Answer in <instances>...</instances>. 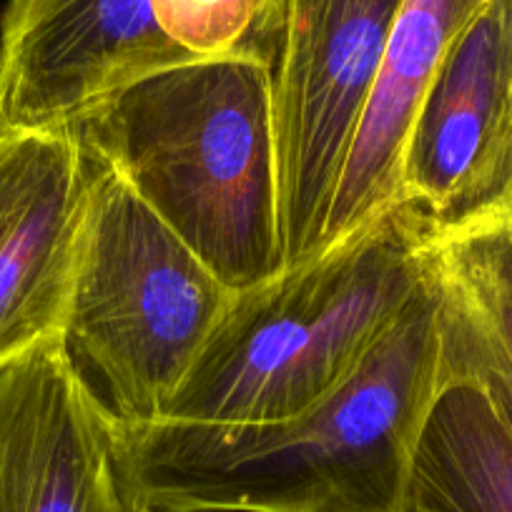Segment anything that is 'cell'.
<instances>
[{"instance_id":"1","label":"cell","mask_w":512,"mask_h":512,"mask_svg":"<svg viewBox=\"0 0 512 512\" xmlns=\"http://www.w3.org/2000/svg\"><path fill=\"white\" fill-rule=\"evenodd\" d=\"M445 379L440 302L420 297L327 397L267 422L123 427L159 512H402L415 442Z\"/></svg>"},{"instance_id":"2","label":"cell","mask_w":512,"mask_h":512,"mask_svg":"<svg viewBox=\"0 0 512 512\" xmlns=\"http://www.w3.org/2000/svg\"><path fill=\"white\" fill-rule=\"evenodd\" d=\"M113 171L234 292L287 269L272 71L196 58L118 88L76 123Z\"/></svg>"},{"instance_id":"3","label":"cell","mask_w":512,"mask_h":512,"mask_svg":"<svg viewBox=\"0 0 512 512\" xmlns=\"http://www.w3.org/2000/svg\"><path fill=\"white\" fill-rule=\"evenodd\" d=\"M432 226L407 201L236 292L161 420L267 422L327 397L427 287Z\"/></svg>"},{"instance_id":"4","label":"cell","mask_w":512,"mask_h":512,"mask_svg":"<svg viewBox=\"0 0 512 512\" xmlns=\"http://www.w3.org/2000/svg\"><path fill=\"white\" fill-rule=\"evenodd\" d=\"M91 164L61 342L123 427L146 425L166 415L236 292L108 166Z\"/></svg>"},{"instance_id":"5","label":"cell","mask_w":512,"mask_h":512,"mask_svg":"<svg viewBox=\"0 0 512 512\" xmlns=\"http://www.w3.org/2000/svg\"><path fill=\"white\" fill-rule=\"evenodd\" d=\"M402 0H287L272 71L287 269L324 226Z\"/></svg>"},{"instance_id":"6","label":"cell","mask_w":512,"mask_h":512,"mask_svg":"<svg viewBox=\"0 0 512 512\" xmlns=\"http://www.w3.org/2000/svg\"><path fill=\"white\" fill-rule=\"evenodd\" d=\"M0 512H159L61 339L0 367Z\"/></svg>"},{"instance_id":"7","label":"cell","mask_w":512,"mask_h":512,"mask_svg":"<svg viewBox=\"0 0 512 512\" xmlns=\"http://www.w3.org/2000/svg\"><path fill=\"white\" fill-rule=\"evenodd\" d=\"M512 196V11L485 0L437 68L407 131L400 201L432 231Z\"/></svg>"},{"instance_id":"8","label":"cell","mask_w":512,"mask_h":512,"mask_svg":"<svg viewBox=\"0 0 512 512\" xmlns=\"http://www.w3.org/2000/svg\"><path fill=\"white\" fill-rule=\"evenodd\" d=\"M194 61L154 0H8L0 18V126H76L118 88Z\"/></svg>"},{"instance_id":"9","label":"cell","mask_w":512,"mask_h":512,"mask_svg":"<svg viewBox=\"0 0 512 512\" xmlns=\"http://www.w3.org/2000/svg\"><path fill=\"white\" fill-rule=\"evenodd\" d=\"M91 184L73 126H0V367L61 339Z\"/></svg>"},{"instance_id":"10","label":"cell","mask_w":512,"mask_h":512,"mask_svg":"<svg viewBox=\"0 0 512 512\" xmlns=\"http://www.w3.org/2000/svg\"><path fill=\"white\" fill-rule=\"evenodd\" d=\"M485 0H402L324 226L322 254L400 201L407 131L450 48Z\"/></svg>"},{"instance_id":"11","label":"cell","mask_w":512,"mask_h":512,"mask_svg":"<svg viewBox=\"0 0 512 512\" xmlns=\"http://www.w3.org/2000/svg\"><path fill=\"white\" fill-rule=\"evenodd\" d=\"M425 267L440 302L445 359L482 369L512 407V196L432 231Z\"/></svg>"},{"instance_id":"12","label":"cell","mask_w":512,"mask_h":512,"mask_svg":"<svg viewBox=\"0 0 512 512\" xmlns=\"http://www.w3.org/2000/svg\"><path fill=\"white\" fill-rule=\"evenodd\" d=\"M287 0H154L164 36L189 58L272 61Z\"/></svg>"},{"instance_id":"13","label":"cell","mask_w":512,"mask_h":512,"mask_svg":"<svg viewBox=\"0 0 512 512\" xmlns=\"http://www.w3.org/2000/svg\"><path fill=\"white\" fill-rule=\"evenodd\" d=\"M507 3H510V11H512V0H507Z\"/></svg>"}]
</instances>
